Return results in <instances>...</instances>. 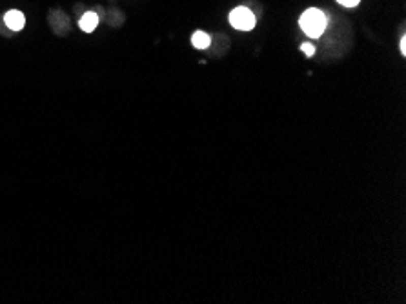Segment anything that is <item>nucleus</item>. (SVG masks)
<instances>
[{
  "mask_svg": "<svg viewBox=\"0 0 406 304\" xmlns=\"http://www.w3.org/2000/svg\"><path fill=\"white\" fill-rule=\"evenodd\" d=\"M299 24H301L302 31H304L308 37L319 39L324 33V29H326V15H324L321 9H315V8L306 9L304 13L301 15Z\"/></svg>",
  "mask_w": 406,
  "mask_h": 304,
  "instance_id": "1",
  "label": "nucleus"
},
{
  "mask_svg": "<svg viewBox=\"0 0 406 304\" xmlns=\"http://www.w3.org/2000/svg\"><path fill=\"white\" fill-rule=\"evenodd\" d=\"M230 24L235 29L240 31H249L255 27V17L248 8H235L230 13Z\"/></svg>",
  "mask_w": 406,
  "mask_h": 304,
  "instance_id": "2",
  "label": "nucleus"
},
{
  "mask_svg": "<svg viewBox=\"0 0 406 304\" xmlns=\"http://www.w3.org/2000/svg\"><path fill=\"white\" fill-rule=\"evenodd\" d=\"M4 22L8 24L9 29L13 31H20L22 27H24V24H26V17L20 13V11H17V9H13V11H8L4 17Z\"/></svg>",
  "mask_w": 406,
  "mask_h": 304,
  "instance_id": "3",
  "label": "nucleus"
},
{
  "mask_svg": "<svg viewBox=\"0 0 406 304\" xmlns=\"http://www.w3.org/2000/svg\"><path fill=\"white\" fill-rule=\"evenodd\" d=\"M97 24H99V17H97V13H93V11H87V13L80 18V27H82V31H86V33H91L97 27Z\"/></svg>",
  "mask_w": 406,
  "mask_h": 304,
  "instance_id": "4",
  "label": "nucleus"
},
{
  "mask_svg": "<svg viewBox=\"0 0 406 304\" xmlns=\"http://www.w3.org/2000/svg\"><path fill=\"white\" fill-rule=\"evenodd\" d=\"M210 42H211L210 35L204 33V31H197V33H193V37H192V44L197 49H206L208 46H210Z\"/></svg>",
  "mask_w": 406,
  "mask_h": 304,
  "instance_id": "5",
  "label": "nucleus"
},
{
  "mask_svg": "<svg viewBox=\"0 0 406 304\" xmlns=\"http://www.w3.org/2000/svg\"><path fill=\"white\" fill-rule=\"evenodd\" d=\"M301 49H302V51H304L306 57H311V55H314V53H315V48H314V46H311V44H302Z\"/></svg>",
  "mask_w": 406,
  "mask_h": 304,
  "instance_id": "6",
  "label": "nucleus"
},
{
  "mask_svg": "<svg viewBox=\"0 0 406 304\" xmlns=\"http://www.w3.org/2000/svg\"><path fill=\"white\" fill-rule=\"evenodd\" d=\"M341 6H345V8H355V6L361 2V0H337Z\"/></svg>",
  "mask_w": 406,
  "mask_h": 304,
  "instance_id": "7",
  "label": "nucleus"
},
{
  "mask_svg": "<svg viewBox=\"0 0 406 304\" xmlns=\"http://www.w3.org/2000/svg\"><path fill=\"white\" fill-rule=\"evenodd\" d=\"M401 51H402V55L406 53V40H404V37L401 39Z\"/></svg>",
  "mask_w": 406,
  "mask_h": 304,
  "instance_id": "8",
  "label": "nucleus"
}]
</instances>
